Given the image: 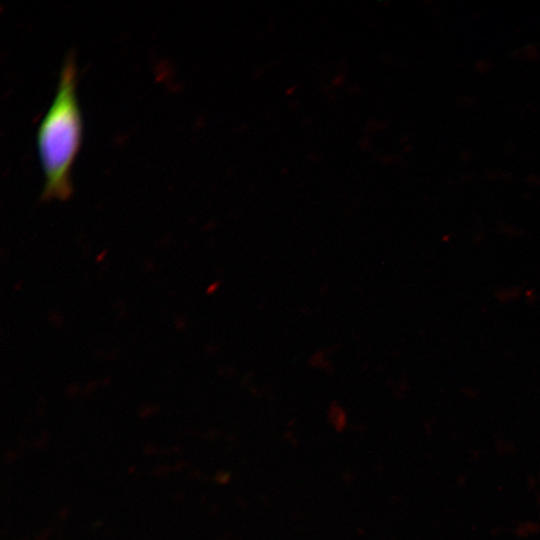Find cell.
<instances>
[{"label": "cell", "instance_id": "1", "mask_svg": "<svg viewBox=\"0 0 540 540\" xmlns=\"http://www.w3.org/2000/svg\"><path fill=\"white\" fill-rule=\"evenodd\" d=\"M76 68L67 55L54 98L37 130L44 173L42 199H66L71 193L70 169L81 142V114L76 99Z\"/></svg>", "mask_w": 540, "mask_h": 540}]
</instances>
